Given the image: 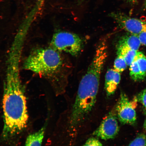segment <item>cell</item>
<instances>
[{
    "instance_id": "4fadbf2b",
    "label": "cell",
    "mask_w": 146,
    "mask_h": 146,
    "mask_svg": "<svg viewBox=\"0 0 146 146\" xmlns=\"http://www.w3.org/2000/svg\"><path fill=\"white\" fill-rule=\"evenodd\" d=\"M117 54V56L114 62V69L117 72L121 73L126 69L127 65L123 55L118 52Z\"/></svg>"
},
{
    "instance_id": "8fae6325",
    "label": "cell",
    "mask_w": 146,
    "mask_h": 146,
    "mask_svg": "<svg viewBox=\"0 0 146 146\" xmlns=\"http://www.w3.org/2000/svg\"><path fill=\"white\" fill-rule=\"evenodd\" d=\"M141 45L138 36L132 34L121 38L119 41L118 46L127 47L138 52Z\"/></svg>"
},
{
    "instance_id": "277c9868",
    "label": "cell",
    "mask_w": 146,
    "mask_h": 146,
    "mask_svg": "<svg viewBox=\"0 0 146 146\" xmlns=\"http://www.w3.org/2000/svg\"><path fill=\"white\" fill-rule=\"evenodd\" d=\"M50 44L51 47L60 52L77 56L83 49L84 41L77 34L59 31L54 34Z\"/></svg>"
},
{
    "instance_id": "52a82bcc",
    "label": "cell",
    "mask_w": 146,
    "mask_h": 146,
    "mask_svg": "<svg viewBox=\"0 0 146 146\" xmlns=\"http://www.w3.org/2000/svg\"><path fill=\"white\" fill-rule=\"evenodd\" d=\"M116 115L115 111H110L93 132V135L104 140L114 138L119 131Z\"/></svg>"
},
{
    "instance_id": "ba28073f",
    "label": "cell",
    "mask_w": 146,
    "mask_h": 146,
    "mask_svg": "<svg viewBox=\"0 0 146 146\" xmlns=\"http://www.w3.org/2000/svg\"><path fill=\"white\" fill-rule=\"evenodd\" d=\"M130 76L135 81H140L146 77V57L143 53L138 52L129 66Z\"/></svg>"
},
{
    "instance_id": "9a60e30c",
    "label": "cell",
    "mask_w": 146,
    "mask_h": 146,
    "mask_svg": "<svg viewBox=\"0 0 146 146\" xmlns=\"http://www.w3.org/2000/svg\"><path fill=\"white\" fill-rule=\"evenodd\" d=\"M136 98L138 101L142 104L146 110V89L140 92Z\"/></svg>"
},
{
    "instance_id": "6da1fadb",
    "label": "cell",
    "mask_w": 146,
    "mask_h": 146,
    "mask_svg": "<svg viewBox=\"0 0 146 146\" xmlns=\"http://www.w3.org/2000/svg\"><path fill=\"white\" fill-rule=\"evenodd\" d=\"M19 65L7 64L2 102L3 126L0 143L17 144L27 127L29 114L26 96L20 78Z\"/></svg>"
},
{
    "instance_id": "7c38bea8",
    "label": "cell",
    "mask_w": 146,
    "mask_h": 146,
    "mask_svg": "<svg viewBox=\"0 0 146 146\" xmlns=\"http://www.w3.org/2000/svg\"><path fill=\"white\" fill-rule=\"evenodd\" d=\"M138 52L127 47L117 46V52L123 55L128 66H129L132 64Z\"/></svg>"
},
{
    "instance_id": "d6986e66",
    "label": "cell",
    "mask_w": 146,
    "mask_h": 146,
    "mask_svg": "<svg viewBox=\"0 0 146 146\" xmlns=\"http://www.w3.org/2000/svg\"><path fill=\"white\" fill-rule=\"evenodd\" d=\"M144 8L146 10V0H145V1H144Z\"/></svg>"
},
{
    "instance_id": "30bf717a",
    "label": "cell",
    "mask_w": 146,
    "mask_h": 146,
    "mask_svg": "<svg viewBox=\"0 0 146 146\" xmlns=\"http://www.w3.org/2000/svg\"><path fill=\"white\" fill-rule=\"evenodd\" d=\"M47 118L43 126L39 130L29 134L25 140L24 146H42L45 131L48 125Z\"/></svg>"
},
{
    "instance_id": "ffe728a7",
    "label": "cell",
    "mask_w": 146,
    "mask_h": 146,
    "mask_svg": "<svg viewBox=\"0 0 146 146\" xmlns=\"http://www.w3.org/2000/svg\"><path fill=\"white\" fill-rule=\"evenodd\" d=\"M144 128H145V130H146V119L145 120V122H144Z\"/></svg>"
},
{
    "instance_id": "8992f818",
    "label": "cell",
    "mask_w": 146,
    "mask_h": 146,
    "mask_svg": "<svg viewBox=\"0 0 146 146\" xmlns=\"http://www.w3.org/2000/svg\"><path fill=\"white\" fill-rule=\"evenodd\" d=\"M109 16L115 20L119 26L131 34L137 35L146 32V23L141 20L131 18L119 12L111 13Z\"/></svg>"
},
{
    "instance_id": "5bb4252c",
    "label": "cell",
    "mask_w": 146,
    "mask_h": 146,
    "mask_svg": "<svg viewBox=\"0 0 146 146\" xmlns=\"http://www.w3.org/2000/svg\"><path fill=\"white\" fill-rule=\"evenodd\" d=\"M128 146H146V136L141 134L136 137Z\"/></svg>"
},
{
    "instance_id": "e0dca14e",
    "label": "cell",
    "mask_w": 146,
    "mask_h": 146,
    "mask_svg": "<svg viewBox=\"0 0 146 146\" xmlns=\"http://www.w3.org/2000/svg\"><path fill=\"white\" fill-rule=\"evenodd\" d=\"M137 36L141 44L146 46V32H142Z\"/></svg>"
},
{
    "instance_id": "5b68a950",
    "label": "cell",
    "mask_w": 146,
    "mask_h": 146,
    "mask_svg": "<svg viewBox=\"0 0 146 146\" xmlns=\"http://www.w3.org/2000/svg\"><path fill=\"white\" fill-rule=\"evenodd\" d=\"M138 100L136 97L130 100L126 95L121 92L116 107L117 115L119 121L124 124L132 125L136 122V108Z\"/></svg>"
},
{
    "instance_id": "2e32d148",
    "label": "cell",
    "mask_w": 146,
    "mask_h": 146,
    "mask_svg": "<svg viewBox=\"0 0 146 146\" xmlns=\"http://www.w3.org/2000/svg\"><path fill=\"white\" fill-rule=\"evenodd\" d=\"M82 146H103L99 140L95 138H90Z\"/></svg>"
},
{
    "instance_id": "7a4b0ae2",
    "label": "cell",
    "mask_w": 146,
    "mask_h": 146,
    "mask_svg": "<svg viewBox=\"0 0 146 146\" xmlns=\"http://www.w3.org/2000/svg\"><path fill=\"white\" fill-rule=\"evenodd\" d=\"M23 68L47 78L58 96L65 92L72 66L62 52L50 47L33 51L25 60Z\"/></svg>"
},
{
    "instance_id": "9c48e42d",
    "label": "cell",
    "mask_w": 146,
    "mask_h": 146,
    "mask_svg": "<svg viewBox=\"0 0 146 146\" xmlns=\"http://www.w3.org/2000/svg\"><path fill=\"white\" fill-rule=\"evenodd\" d=\"M120 73L115 69H110L108 70L105 76V89L107 97L114 95L120 83Z\"/></svg>"
},
{
    "instance_id": "ac0fdd59",
    "label": "cell",
    "mask_w": 146,
    "mask_h": 146,
    "mask_svg": "<svg viewBox=\"0 0 146 146\" xmlns=\"http://www.w3.org/2000/svg\"><path fill=\"white\" fill-rule=\"evenodd\" d=\"M127 1L129 3H132V4H135V3H137V0H127Z\"/></svg>"
},
{
    "instance_id": "3957f363",
    "label": "cell",
    "mask_w": 146,
    "mask_h": 146,
    "mask_svg": "<svg viewBox=\"0 0 146 146\" xmlns=\"http://www.w3.org/2000/svg\"><path fill=\"white\" fill-rule=\"evenodd\" d=\"M105 62L101 56H95L80 82L68 123L69 130L73 133L84 121L95 105Z\"/></svg>"
},
{
    "instance_id": "44dd1931",
    "label": "cell",
    "mask_w": 146,
    "mask_h": 146,
    "mask_svg": "<svg viewBox=\"0 0 146 146\" xmlns=\"http://www.w3.org/2000/svg\"><path fill=\"white\" fill-rule=\"evenodd\" d=\"M45 0H41V5L42 6Z\"/></svg>"
}]
</instances>
